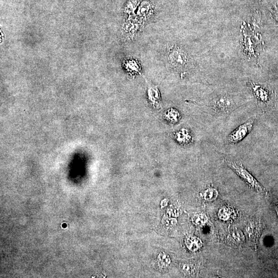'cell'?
Here are the masks:
<instances>
[{
    "mask_svg": "<svg viewBox=\"0 0 278 278\" xmlns=\"http://www.w3.org/2000/svg\"><path fill=\"white\" fill-rule=\"evenodd\" d=\"M246 103L238 96L225 94L214 97L209 107L214 116L224 117Z\"/></svg>",
    "mask_w": 278,
    "mask_h": 278,
    "instance_id": "obj_1",
    "label": "cell"
},
{
    "mask_svg": "<svg viewBox=\"0 0 278 278\" xmlns=\"http://www.w3.org/2000/svg\"><path fill=\"white\" fill-rule=\"evenodd\" d=\"M247 86L260 110L265 112L273 109L275 105L276 94L270 86L257 83L252 80L248 82Z\"/></svg>",
    "mask_w": 278,
    "mask_h": 278,
    "instance_id": "obj_2",
    "label": "cell"
},
{
    "mask_svg": "<svg viewBox=\"0 0 278 278\" xmlns=\"http://www.w3.org/2000/svg\"><path fill=\"white\" fill-rule=\"evenodd\" d=\"M223 162L234 171L244 182L255 191L267 195L268 192L257 179L249 172L237 158L232 155H225Z\"/></svg>",
    "mask_w": 278,
    "mask_h": 278,
    "instance_id": "obj_3",
    "label": "cell"
},
{
    "mask_svg": "<svg viewBox=\"0 0 278 278\" xmlns=\"http://www.w3.org/2000/svg\"><path fill=\"white\" fill-rule=\"evenodd\" d=\"M256 117L249 119L229 134L227 142L230 145H235L243 140L252 131L256 121Z\"/></svg>",
    "mask_w": 278,
    "mask_h": 278,
    "instance_id": "obj_4",
    "label": "cell"
},
{
    "mask_svg": "<svg viewBox=\"0 0 278 278\" xmlns=\"http://www.w3.org/2000/svg\"><path fill=\"white\" fill-rule=\"evenodd\" d=\"M168 51L170 64L178 69H185L190 63V58L187 54L181 48L171 47Z\"/></svg>",
    "mask_w": 278,
    "mask_h": 278,
    "instance_id": "obj_5",
    "label": "cell"
},
{
    "mask_svg": "<svg viewBox=\"0 0 278 278\" xmlns=\"http://www.w3.org/2000/svg\"><path fill=\"white\" fill-rule=\"evenodd\" d=\"M261 227L259 221L252 219L248 222L245 227L246 234L250 242L256 246L261 233Z\"/></svg>",
    "mask_w": 278,
    "mask_h": 278,
    "instance_id": "obj_6",
    "label": "cell"
},
{
    "mask_svg": "<svg viewBox=\"0 0 278 278\" xmlns=\"http://www.w3.org/2000/svg\"><path fill=\"white\" fill-rule=\"evenodd\" d=\"M227 239L229 243L235 246L241 245L245 240L243 233L239 230L231 231L229 232Z\"/></svg>",
    "mask_w": 278,
    "mask_h": 278,
    "instance_id": "obj_7",
    "label": "cell"
},
{
    "mask_svg": "<svg viewBox=\"0 0 278 278\" xmlns=\"http://www.w3.org/2000/svg\"><path fill=\"white\" fill-rule=\"evenodd\" d=\"M124 67L127 71L131 75H135L140 73L141 68L138 61L132 59L125 60Z\"/></svg>",
    "mask_w": 278,
    "mask_h": 278,
    "instance_id": "obj_8",
    "label": "cell"
},
{
    "mask_svg": "<svg viewBox=\"0 0 278 278\" xmlns=\"http://www.w3.org/2000/svg\"><path fill=\"white\" fill-rule=\"evenodd\" d=\"M235 214H236L235 210L226 205L223 206L218 213L219 219L223 221H228L234 218Z\"/></svg>",
    "mask_w": 278,
    "mask_h": 278,
    "instance_id": "obj_9",
    "label": "cell"
},
{
    "mask_svg": "<svg viewBox=\"0 0 278 278\" xmlns=\"http://www.w3.org/2000/svg\"><path fill=\"white\" fill-rule=\"evenodd\" d=\"M176 138L179 143L183 145L189 144L192 140V137L189 131L185 129H182L177 132Z\"/></svg>",
    "mask_w": 278,
    "mask_h": 278,
    "instance_id": "obj_10",
    "label": "cell"
},
{
    "mask_svg": "<svg viewBox=\"0 0 278 278\" xmlns=\"http://www.w3.org/2000/svg\"><path fill=\"white\" fill-rule=\"evenodd\" d=\"M185 245L188 249L192 252H195L202 247L203 243L200 239L191 237L186 239Z\"/></svg>",
    "mask_w": 278,
    "mask_h": 278,
    "instance_id": "obj_11",
    "label": "cell"
},
{
    "mask_svg": "<svg viewBox=\"0 0 278 278\" xmlns=\"http://www.w3.org/2000/svg\"><path fill=\"white\" fill-rule=\"evenodd\" d=\"M203 196L205 201L213 202L216 200L219 196V192L216 188L210 187L206 189L203 194Z\"/></svg>",
    "mask_w": 278,
    "mask_h": 278,
    "instance_id": "obj_12",
    "label": "cell"
},
{
    "mask_svg": "<svg viewBox=\"0 0 278 278\" xmlns=\"http://www.w3.org/2000/svg\"><path fill=\"white\" fill-rule=\"evenodd\" d=\"M148 93L149 99L152 103L156 104L160 101V93L157 88L150 87Z\"/></svg>",
    "mask_w": 278,
    "mask_h": 278,
    "instance_id": "obj_13",
    "label": "cell"
},
{
    "mask_svg": "<svg viewBox=\"0 0 278 278\" xmlns=\"http://www.w3.org/2000/svg\"><path fill=\"white\" fill-rule=\"evenodd\" d=\"M208 218L204 214H198L193 218V222L196 226H202L207 222Z\"/></svg>",
    "mask_w": 278,
    "mask_h": 278,
    "instance_id": "obj_14",
    "label": "cell"
},
{
    "mask_svg": "<svg viewBox=\"0 0 278 278\" xmlns=\"http://www.w3.org/2000/svg\"><path fill=\"white\" fill-rule=\"evenodd\" d=\"M151 10V7L149 3L145 1L140 5L139 8L138 14L141 16H146Z\"/></svg>",
    "mask_w": 278,
    "mask_h": 278,
    "instance_id": "obj_15",
    "label": "cell"
},
{
    "mask_svg": "<svg viewBox=\"0 0 278 278\" xmlns=\"http://www.w3.org/2000/svg\"><path fill=\"white\" fill-rule=\"evenodd\" d=\"M167 115L168 120L172 122H177L181 118L180 113L177 110L173 109L169 110Z\"/></svg>",
    "mask_w": 278,
    "mask_h": 278,
    "instance_id": "obj_16",
    "label": "cell"
},
{
    "mask_svg": "<svg viewBox=\"0 0 278 278\" xmlns=\"http://www.w3.org/2000/svg\"><path fill=\"white\" fill-rule=\"evenodd\" d=\"M182 270L184 273L187 275H191L194 272V266L190 263H184L181 266Z\"/></svg>",
    "mask_w": 278,
    "mask_h": 278,
    "instance_id": "obj_17",
    "label": "cell"
},
{
    "mask_svg": "<svg viewBox=\"0 0 278 278\" xmlns=\"http://www.w3.org/2000/svg\"><path fill=\"white\" fill-rule=\"evenodd\" d=\"M274 14L278 19V5L274 9Z\"/></svg>",
    "mask_w": 278,
    "mask_h": 278,
    "instance_id": "obj_18",
    "label": "cell"
}]
</instances>
